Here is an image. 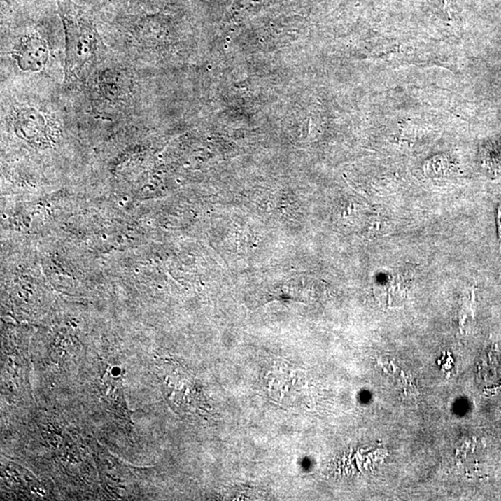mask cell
<instances>
[{"label": "cell", "instance_id": "5", "mask_svg": "<svg viewBox=\"0 0 501 501\" xmlns=\"http://www.w3.org/2000/svg\"><path fill=\"white\" fill-rule=\"evenodd\" d=\"M441 3H442L444 10H446V13H449V15H451V2L452 0H439Z\"/></svg>", "mask_w": 501, "mask_h": 501}, {"label": "cell", "instance_id": "2", "mask_svg": "<svg viewBox=\"0 0 501 501\" xmlns=\"http://www.w3.org/2000/svg\"><path fill=\"white\" fill-rule=\"evenodd\" d=\"M50 55L47 42L38 35L24 36L13 50V58L22 71L39 72L47 64Z\"/></svg>", "mask_w": 501, "mask_h": 501}, {"label": "cell", "instance_id": "3", "mask_svg": "<svg viewBox=\"0 0 501 501\" xmlns=\"http://www.w3.org/2000/svg\"><path fill=\"white\" fill-rule=\"evenodd\" d=\"M14 127L17 132L27 139H41L45 136L48 124L45 116L34 108L19 110L14 116Z\"/></svg>", "mask_w": 501, "mask_h": 501}, {"label": "cell", "instance_id": "1", "mask_svg": "<svg viewBox=\"0 0 501 501\" xmlns=\"http://www.w3.org/2000/svg\"><path fill=\"white\" fill-rule=\"evenodd\" d=\"M67 36V65L78 69L92 55L96 36L92 25L69 2H59Z\"/></svg>", "mask_w": 501, "mask_h": 501}, {"label": "cell", "instance_id": "4", "mask_svg": "<svg viewBox=\"0 0 501 501\" xmlns=\"http://www.w3.org/2000/svg\"><path fill=\"white\" fill-rule=\"evenodd\" d=\"M496 218L498 236H499L500 246L501 249V200L499 202V204H498Z\"/></svg>", "mask_w": 501, "mask_h": 501}]
</instances>
